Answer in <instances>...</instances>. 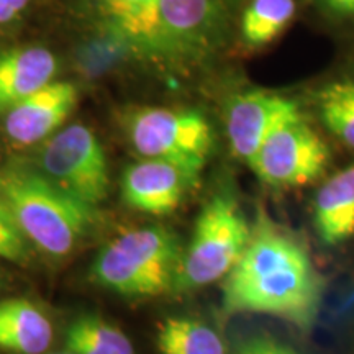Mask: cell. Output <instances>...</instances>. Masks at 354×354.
Listing matches in <instances>:
<instances>
[{
    "instance_id": "cell-1",
    "label": "cell",
    "mask_w": 354,
    "mask_h": 354,
    "mask_svg": "<svg viewBox=\"0 0 354 354\" xmlns=\"http://www.w3.org/2000/svg\"><path fill=\"white\" fill-rule=\"evenodd\" d=\"M323 289L304 241L259 210L241 258L225 277V310L271 315L308 331L320 313Z\"/></svg>"
},
{
    "instance_id": "cell-2",
    "label": "cell",
    "mask_w": 354,
    "mask_h": 354,
    "mask_svg": "<svg viewBox=\"0 0 354 354\" xmlns=\"http://www.w3.org/2000/svg\"><path fill=\"white\" fill-rule=\"evenodd\" d=\"M233 7L234 0H154L102 26L140 59L184 71L223 44Z\"/></svg>"
},
{
    "instance_id": "cell-3",
    "label": "cell",
    "mask_w": 354,
    "mask_h": 354,
    "mask_svg": "<svg viewBox=\"0 0 354 354\" xmlns=\"http://www.w3.org/2000/svg\"><path fill=\"white\" fill-rule=\"evenodd\" d=\"M0 198L26 240L53 258L73 253L95 225L97 209L69 196L32 167L0 169Z\"/></svg>"
},
{
    "instance_id": "cell-4",
    "label": "cell",
    "mask_w": 354,
    "mask_h": 354,
    "mask_svg": "<svg viewBox=\"0 0 354 354\" xmlns=\"http://www.w3.org/2000/svg\"><path fill=\"white\" fill-rule=\"evenodd\" d=\"M183 254L179 238L171 230H130L99 251L92 277L125 297H154L176 289Z\"/></svg>"
},
{
    "instance_id": "cell-5",
    "label": "cell",
    "mask_w": 354,
    "mask_h": 354,
    "mask_svg": "<svg viewBox=\"0 0 354 354\" xmlns=\"http://www.w3.org/2000/svg\"><path fill=\"white\" fill-rule=\"evenodd\" d=\"M251 225L240 203L227 190L205 203L196 221L177 274L176 290L201 289L225 279L250 241Z\"/></svg>"
},
{
    "instance_id": "cell-6",
    "label": "cell",
    "mask_w": 354,
    "mask_h": 354,
    "mask_svg": "<svg viewBox=\"0 0 354 354\" xmlns=\"http://www.w3.org/2000/svg\"><path fill=\"white\" fill-rule=\"evenodd\" d=\"M125 130L141 158L176 162L198 174L214 149V130L197 110H133L125 118Z\"/></svg>"
},
{
    "instance_id": "cell-7",
    "label": "cell",
    "mask_w": 354,
    "mask_h": 354,
    "mask_svg": "<svg viewBox=\"0 0 354 354\" xmlns=\"http://www.w3.org/2000/svg\"><path fill=\"white\" fill-rule=\"evenodd\" d=\"M39 171L69 196L97 207L107 201L110 171L107 154L95 133L84 125H71L44 145Z\"/></svg>"
},
{
    "instance_id": "cell-8",
    "label": "cell",
    "mask_w": 354,
    "mask_h": 354,
    "mask_svg": "<svg viewBox=\"0 0 354 354\" xmlns=\"http://www.w3.org/2000/svg\"><path fill=\"white\" fill-rule=\"evenodd\" d=\"M328 161V146L300 115L272 131L248 165L261 183L290 189L318 179Z\"/></svg>"
},
{
    "instance_id": "cell-9",
    "label": "cell",
    "mask_w": 354,
    "mask_h": 354,
    "mask_svg": "<svg viewBox=\"0 0 354 354\" xmlns=\"http://www.w3.org/2000/svg\"><path fill=\"white\" fill-rule=\"evenodd\" d=\"M297 117L299 105L276 92L251 91L234 95L227 109L230 148L234 156L250 162L272 131Z\"/></svg>"
},
{
    "instance_id": "cell-10",
    "label": "cell",
    "mask_w": 354,
    "mask_h": 354,
    "mask_svg": "<svg viewBox=\"0 0 354 354\" xmlns=\"http://www.w3.org/2000/svg\"><path fill=\"white\" fill-rule=\"evenodd\" d=\"M198 172L162 159L143 158L128 166L122 177L123 201L148 215H171L198 179Z\"/></svg>"
},
{
    "instance_id": "cell-11",
    "label": "cell",
    "mask_w": 354,
    "mask_h": 354,
    "mask_svg": "<svg viewBox=\"0 0 354 354\" xmlns=\"http://www.w3.org/2000/svg\"><path fill=\"white\" fill-rule=\"evenodd\" d=\"M77 102V88L51 81L7 112L6 131L19 145H35L63 125Z\"/></svg>"
},
{
    "instance_id": "cell-12",
    "label": "cell",
    "mask_w": 354,
    "mask_h": 354,
    "mask_svg": "<svg viewBox=\"0 0 354 354\" xmlns=\"http://www.w3.org/2000/svg\"><path fill=\"white\" fill-rule=\"evenodd\" d=\"M56 71V56L46 48H17L0 56V112L50 84Z\"/></svg>"
},
{
    "instance_id": "cell-13",
    "label": "cell",
    "mask_w": 354,
    "mask_h": 354,
    "mask_svg": "<svg viewBox=\"0 0 354 354\" xmlns=\"http://www.w3.org/2000/svg\"><path fill=\"white\" fill-rule=\"evenodd\" d=\"M53 325L28 299L0 300V349L15 354H44L51 346Z\"/></svg>"
},
{
    "instance_id": "cell-14",
    "label": "cell",
    "mask_w": 354,
    "mask_h": 354,
    "mask_svg": "<svg viewBox=\"0 0 354 354\" xmlns=\"http://www.w3.org/2000/svg\"><path fill=\"white\" fill-rule=\"evenodd\" d=\"M313 220L322 241L342 245L354 236V166L335 172L317 192Z\"/></svg>"
},
{
    "instance_id": "cell-15",
    "label": "cell",
    "mask_w": 354,
    "mask_h": 354,
    "mask_svg": "<svg viewBox=\"0 0 354 354\" xmlns=\"http://www.w3.org/2000/svg\"><path fill=\"white\" fill-rule=\"evenodd\" d=\"M161 354H228L225 339L205 322L187 317H171L158 331Z\"/></svg>"
},
{
    "instance_id": "cell-16",
    "label": "cell",
    "mask_w": 354,
    "mask_h": 354,
    "mask_svg": "<svg viewBox=\"0 0 354 354\" xmlns=\"http://www.w3.org/2000/svg\"><path fill=\"white\" fill-rule=\"evenodd\" d=\"M66 351L73 354H135L120 328L95 317H81L66 331Z\"/></svg>"
},
{
    "instance_id": "cell-17",
    "label": "cell",
    "mask_w": 354,
    "mask_h": 354,
    "mask_svg": "<svg viewBox=\"0 0 354 354\" xmlns=\"http://www.w3.org/2000/svg\"><path fill=\"white\" fill-rule=\"evenodd\" d=\"M295 15V0H251L241 17V35L250 46H264L287 28Z\"/></svg>"
},
{
    "instance_id": "cell-18",
    "label": "cell",
    "mask_w": 354,
    "mask_h": 354,
    "mask_svg": "<svg viewBox=\"0 0 354 354\" xmlns=\"http://www.w3.org/2000/svg\"><path fill=\"white\" fill-rule=\"evenodd\" d=\"M322 122L344 145L354 149V81L333 82L318 94Z\"/></svg>"
},
{
    "instance_id": "cell-19",
    "label": "cell",
    "mask_w": 354,
    "mask_h": 354,
    "mask_svg": "<svg viewBox=\"0 0 354 354\" xmlns=\"http://www.w3.org/2000/svg\"><path fill=\"white\" fill-rule=\"evenodd\" d=\"M0 258L25 264L32 258V243L21 233L7 203L0 198Z\"/></svg>"
},
{
    "instance_id": "cell-20",
    "label": "cell",
    "mask_w": 354,
    "mask_h": 354,
    "mask_svg": "<svg viewBox=\"0 0 354 354\" xmlns=\"http://www.w3.org/2000/svg\"><path fill=\"white\" fill-rule=\"evenodd\" d=\"M87 2L99 17L100 24L105 25L141 10L154 0H87Z\"/></svg>"
},
{
    "instance_id": "cell-21",
    "label": "cell",
    "mask_w": 354,
    "mask_h": 354,
    "mask_svg": "<svg viewBox=\"0 0 354 354\" xmlns=\"http://www.w3.org/2000/svg\"><path fill=\"white\" fill-rule=\"evenodd\" d=\"M233 354H297L287 344L269 338V336H253L238 344Z\"/></svg>"
},
{
    "instance_id": "cell-22",
    "label": "cell",
    "mask_w": 354,
    "mask_h": 354,
    "mask_svg": "<svg viewBox=\"0 0 354 354\" xmlns=\"http://www.w3.org/2000/svg\"><path fill=\"white\" fill-rule=\"evenodd\" d=\"M326 12L339 19H354V0H320Z\"/></svg>"
},
{
    "instance_id": "cell-23",
    "label": "cell",
    "mask_w": 354,
    "mask_h": 354,
    "mask_svg": "<svg viewBox=\"0 0 354 354\" xmlns=\"http://www.w3.org/2000/svg\"><path fill=\"white\" fill-rule=\"evenodd\" d=\"M0 2H2L8 10H12L17 17H19L20 12H24L26 6H28L30 0H0Z\"/></svg>"
},
{
    "instance_id": "cell-24",
    "label": "cell",
    "mask_w": 354,
    "mask_h": 354,
    "mask_svg": "<svg viewBox=\"0 0 354 354\" xmlns=\"http://www.w3.org/2000/svg\"><path fill=\"white\" fill-rule=\"evenodd\" d=\"M46 354V353H44ZM53 354H73V353H69V351H66V353H53Z\"/></svg>"
}]
</instances>
